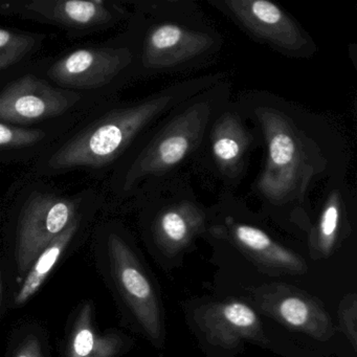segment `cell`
Returning <instances> with one entry per match:
<instances>
[{"label": "cell", "mask_w": 357, "mask_h": 357, "mask_svg": "<svg viewBox=\"0 0 357 357\" xmlns=\"http://www.w3.org/2000/svg\"><path fill=\"white\" fill-rule=\"evenodd\" d=\"M352 319H356V301L355 298H350L347 301V304H342V321L346 331H350L352 336L353 344L355 346V338H356V324Z\"/></svg>", "instance_id": "21"}, {"label": "cell", "mask_w": 357, "mask_h": 357, "mask_svg": "<svg viewBox=\"0 0 357 357\" xmlns=\"http://www.w3.org/2000/svg\"><path fill=\"white\" fill-rule=\"evenodd\" d=\"M321 197L317 218L311 221L307 233L312 254L325 258L351 233L356 196L347 174H342L326 183Z\"/></svg>", "instance_id": "14"}, {"label": "cell", "mask_w": 357, "mask_h": 357, "mask_svg": "<svg viewBox=\"0 0 357 357\" xmlns=\"http://www.w3.org/2000/svg\"><path fill=\"white\" fill-rule=\"evenodd\" d=\"M81 221H82V213L78 215L73 220V222L37 257L36 260L31 266L29 275H26L20 291L16 294L15 298H14L15 306H22L38 291L52 269L57 264L75 236L78 234Z\"/></svg>", "instance_id": "19"}, {"label": "cell", "mask_w": 357, "mask_h": 357, "mask_svg": "<svg viewBox=\"0 0 357 357\" xmlns=\"http://www.w3.org/2000/svg\"><path fill=\"white\" fill-rule=\"evenodd\" d=\"M227 76L173 108L150 128L114 168L110 188L116 197L139 194L195 169L211 124L233 98Z\"/></svg>", "instance_id": "3"}, {"label": "cell", "mask_w": 357, "mask_h": 357, "mask_svg": "<svg viewBox=\"0 0 357 357\" xmlns=\"http://www.w3.org/2000/svg\"><path fill=\"white\" fill-rule=\"evenodd\" d=\"M45 40L43 35L0 28V73L22 63L36 53Z\"/></svg>", "instance_id": "20"}, {"label": "cell", "mask_w": 357, "mask_h": 357, "mask_svg": "<svg viewBox=\"0 0 357 357\" xmlns=\"http://www.w3.org/2000/svg\"><path fill=\"white\" fill-rule=\"evenodd\" d=\"M36 73L60 89L112 97L137 77V53L126 33L112 43L78 47L45 62Z\"/></svg>", "instance_id": "6"}, {"label": "cell", "mask_w": 357, "mask_h": 357, "mask_svg": "<svg viewBox=\"0 0 357 357\" xmlns=\"http://www.w3.org/2000/svg\"><path fill=\"white\" fill-rule=\"evenodd\" d=\"M14 357H43L40 342L35 336H29L20 344Z\"/></svg>", "instance_id": "22"}, {"label": "cell", "mask_w": 357, "mask_h": 357, "mask_svg": "<svg viewBox=\"0 0 357 357\" xmlns=\"http://www.w3.org/2000/svg\"><path fill=\"white\" fill-rule=\"evenodd\" d=\"M3 302V284H1V279H0V305Z\"/></svg>", "instance_id": "23"}, {"label": "cell", "mask_w": 357, "mask_h": 357, "mask_svg": "<svg viewBox=\"0 0 357 357\" xmlns=\"http://www.w3.org/2000/svg\"><path fill=\"white\" fill-rule=\"evenodd\" d=\"M198 323L208 340L227 348L241 340L256 338L261 331L256 311L238 301L210 305L200 313Z\"/></svg>", "instance_id": "16"}, {"label": "cell", "mask_w": 357, "mask_h": 357, "mask_svg": "<svg viewBox=\"0 0 357 357\" xmlns=\"http://www.w3.org/2000/svg\"><path fill=\"white\" fill-rule=\"evenodd\" d=\"M208 233L237 248L257 264L273 273H300L306 271L303 259L282 245L260 225L235 192L221 191L208 206Z\"/></svg>", "instance_id": "8"}, {"label": "cell", "mask_w": 357, "mask_h": 357, "mask_svg": "<svg viewBox=\"0 0 357 357\" xmlns=\"http://www.w3.org/2000/svg\"><path fill=\"white\" fill-rule=\"evenodd\" d=\"M73 122L55 123L43 126L24 127L0 122V153H26L43 151L73 128Z\"/></svg>", "instance_id": "18"}, {"label": "cell", "mask_w": 357, "mask_h": 357, "mask_svg": "<svg viewBox=\"0 0 357 357\" xmlns=\"http://www.w3.org/2000/svg\"><path fill=\"white\" fill-rule=\"evenodd\" d=\"M106 245L112 277L121 296L142 331L154 344H158L162 342L164 329L160 298L153 282L124 234L116 227L107 231Z\"/></svg>", "instance_id": "13"}, {"label": "cell", "mask_w": 357, "mask_h": 357, "mask_svg": "<svg viewBox=\"0 0 357 357\" xmlns=\"http://www.w3.org/2000/svg\"><path fill=\"white\" fill-rule=\"evenodd\" d=\"M258 145V132L242 116L233 96L211 124L194 170L217 179L221 191L235 192L245 177L250 154Z\"/></svg>", "instance_id": "9"}, {"label": "cell", "mask_w": 357, "mask_h": 357, "mask_svg": "<svg viewBox=\"0 0 357 357\" xmlns=\"http://www.w3.org/2000/svg\"><path fill=\"white\" fill-rule=\"evenodd\" d=\"M204 75L172 83L135 101L101 107L82 125L70 129L39 156L41 174L116 167L133 145L173 108L225 78Z\"/></svg>", "instance_id": "2"}, {"label": "cell", "mask_w": 357, "mask_h": 357, "mask_svg": "<svg viewBox=\"0 0 357 357\" xmlns=\"http://www.w3.org/2000/svg\"><path fill=\"white\" fill-rule=\"evenodd\" d=\"M16 231V260L20 273L30 269L37 257L78 215L84 196H62L34 189L24 193Z\"/></svg>", "instance_id": "11"}, {"label": "cell", "mask_w": 357, "mask_h": 357, "mask_svg": "<svg viewBox=\"0 0 357 357\" xmlns=\"http://www.w3.org/2000/svg\"><path fill=\"white\" fill-rule=\"evenodd\" d=\"M122 348V340L118 335L98 333L93 324V305L85 303L73 325L66 357H114Z\"/></svg>", "instance_id": "17"}, {"label": "cell", "mask_w": 357, "mask_h": 357, "mask_svg": "<svg viewBox=\"0 0 357 357\" xmlns=\"http://www.w3.org/2000/svg\"><path fill=\"white\" fill-rule=\"evenodd\" d=\"M263 310L291 329L304 332L317 340L333 333L327 312L313 298L284 285H271L257 294Z\"/></svg>", "instance_id": "15"}, {"label": "cell", "mask_w": 357, "mask_h": 357, "mask_svg": "<svg viewBox=\"0 0 357 357\" xmlns=\"http://www.w3.org/2000/svg\"><path fill=\"white\" fill-rule=\"evenodd\" d=\"M109 101L112 97L60 89L29 73L0 89V122L36 127L77 121L81 112H95Z\"/></svg>", "instance_id": "7"}, {"label": "cell", "mask_w": 357, "mask_h": 357, "mask_svg": "<svg viewBox=\"0 0 357 357\" xmlns=\"http://www.w3.org/2000/svg\"><path fill=\"white\" fill-rule=\"evenodd\" d=\"M238 109L258 132L262 166L250 188L261 212L308 231L310 197L349 168L348 143L329 119L260 89L234 95Z\"/></svg>", "instance_id": "1"}, {"label": "cell", "mask_w": 357, "mask_h": 357, "mask_svg": "<svg viewBox=\"0 0 357 357\" xmlns=\"http://www.w3.org/2000/svg\"><path fill=\"white\" fill-rule=\"evenodd\" d=\"M0 14L51 24L68 36L81 37L116 26L129 20L131 12L114 0H0Z\"/></svg>", "instance_id": "12"}, {"label": "cell", "mask_w": 357, "mask_h": 357, "mask_svg": "<svg viewBox=\"0 0 357 357\" xmlns=\"http://www.w3.org/2000/svg\"><path fill=\"white\" fill-rule=\"evenodd\" d=\"M127 36L137 53V77L191 70L220 53L223 37L189 0L130 1Z\"/></svg>", "instance_id": "4"}, {"label": "cell", "mask_w": 357, "mask_h": 357, "mask_svg": "<svg viewBox=\"0 0 357 357\" xmlns=\"http://www.w3.org/2000/svg\"><path fill=\"white\" fill-rule=\"evenodd\" d=\"M144 231L165 256H176L208 233V206L198 199L189 175L162 181L135 198Z\"/></svg>", "instance_id": "5"}, {"label": "cell", "mask_w": 357, "mask_h": 357, "mask_svg": "<svg viewBox=\"0 0 357 357\" xmlns=\"http://www.w3.org/2000/svg\"><path fill=\"white\" fill-rule=\"evenodd\" d=\"M246 35L294 59H310L317 45L308 32L277 3L268 0H208Z\"/></svg>", "instance_id": "10"}]
</instances>
